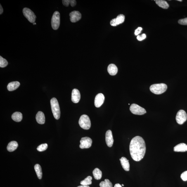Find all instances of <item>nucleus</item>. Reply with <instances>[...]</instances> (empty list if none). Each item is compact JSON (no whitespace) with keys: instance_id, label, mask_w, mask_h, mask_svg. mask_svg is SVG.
<instances>
[{"instance_id":"obj_1","label":"nucleus","mask_w":187,"mask_h":187,"mask_svg":"<svg viewBox=\"0 0 187 187\" xmlns=\"http://www.w3.org/2000/svg\"><path fill=\"white\" fill-rule=\"evenodd\" d=\"M129 149L132 158L136 162L141 160L144 157L146 151L145 140L139 136L132 138L130 143Z\"/></svg>"},{"instance_id":"obj_2","label":"nucleus","mask_w":187,"mask_h":187,"mask_svg":"<svg viewBox=\"0 0 187 187\" xmlns=\"http://www.w3.org/2000/svg\"><path fill=\"white\" fill-rule=\"evenodd\" d=\"M167 85L164 83L154 84L150 86V89L151 91L155 94H162L165 92L167 89Z\"/></svg>"},{"instance_id":"obj_3","label":"nucleus","mask_w":187,"mask_h":187,"mask_svg":"<svg viewBox=\"0 0 187 187\" xmlns=\"http://www.w3.org/2000/svg\"><path fill=\"white\" fill-rule=\"evenodd\" d=\"M50 103L54 117L55 119H58L60 117V111L58 100L56 98H53L51 99Z\"/></svg>"},{"instance_id":"obj_4","label":"nucleus","mask_w":187,"mask_h":187,"mask_svg":"<svg viewBox=\"0 0 187 187\" xmlns=\"http://www.w3.org/2000/svg\"><path fill=\"white\" fill-rule=\"evenodd\" d=\"M79 124L81 127L85 130L89 129L91 127V122L87 115H83L80 118Z\"/></svg>"},{"instance_id":"obj_5","label":"nucleus","mask_w":187,"mask_h":187,"mask_svg":"<svg viewBox=\"0 0 187 187\" xmlns=\"http://www.w3.org/2000/svg\"><path fill=\"white\" fill-rule=\"evenodd\" d=\"M52 27L54 30L58 29L60 25V14L58 11L53 13L51 19Z\"/></svg>"},{"instance_id":"obj_6","label":"nucleus","mask_w":187,"mask_h":187,"mask_svg":"<svg viewBox=\"0 0 187 187\" xmlns=\"http://www.w3.org/2000/svg\"><path fill=\"white\" fill-rule=\"evenodd\" d=\"M132 113L136 115H142L146 113L145 109L136 104H133L130 108Z\"/></svg>"},{"instance_id":"obj_7","label":"nucleus","mask_w":187,"mask_h":187,"mask_svg":"<svg viewBox=\"0 0 187 187\" xmlns=\"http://www.w3.org/2000/svg\"><path fill=\"white\" fill-rule=\"evenodd\" d=\"M23 15L27 20L31 23H34L36 16L32 10L27 8H24L23 10Z\"/></svg>"},{"instance_id":"obj_8","label":"nucleus","mask_w":187,"mask_h":187,"mask_svg":"<svg viewBox=\"0 0 187 187\" xmlns=\"http://www.w3.org/2000/svg\"><path fill=\"white\" fill-rule=\"evenodd\" d=\"M187 114L183 110H180L176 114V119L177 122L179 124H182L187 120Z\"/></svg>"},{"instance_id":"obj_9","label":"nucleus","mask_w":187,"mask_h":187,"mask_svg":"<svg viewBox=\"0 0 187 187\" xmlns=\"http://www.w3.org/2000/svg\"><path fill=\"white\" fill-rule=\"evenodd\" d=\"M79 147L81 149L89 148L91 146L92 140L88 137H85L81 139Z\"/></svg>"},{"instance_id":"obj_10","label":"nucleus","mask_w":187,"mask_h":187,"mask_svg":"<svg viewBox=\"0 0 187 187\" xmlns=\"http://www.w3.org/2000/svg\"><path fill=\"white\" fill-rule=\"evenodd\" d=\"M125 20L124 15L120 14L117 16V18H115L111 21V25L114 27H115L124 23Z\"/></svg>"},{"instance_id":"obj_11","label":"nucleus","mask_w":187,"mask_h":187,"mask_svg":"<svg viewBox=\"0 0 187 187\" xmlns=\"http://www.w3.org/2000/svg\"><path fill=\"white\" fill-rule=\"evenodd\" d=\"M105 140L106 145L109 147H111L113 145L114 140L112 132L111 130L106 131L105 134Z\"/></svg>"},{"instance_id":"obj_12","label":"nucleus","mask_w":187,"mask_h":187,"mask_svg":"<svg viewBox=\"0 0 187 187\" xmlns=\"http://www.w3.org/2000/svg\"><path fill=\"white\" fill-rule=\"evenodd\" d=\"M105 100V97L103 94L99 93L96 95L95 99L94 104L96 107H100L103 104Z\"/></svg>"},{"instance_id":"obj_13","label":"nucleus","mask_w":187,"mask_h":187,"mask_svg":"<svg viewBox=\"0 0 187 187\" xmlns=\"http://www.w3.org/2000/svg\"><path fill=\"white\" fill-rule=\"evenodd\" d=\"M70 20L72 23H75L80 20L81 17V14L77 11H74L69 14Z\"/></svg>"},{"instance_id":"obj_14","label":"nucleus","mask_w":187,"mask_h":187,"mask_svg":"<svg viewBox=\"0 0 187 187\" xmlns=\"http://www.w3.org/2000/svg\"><path fill=\"white\" fill-rule=\"evenodd\" d=\"M81 99V94L78 90L77 89H73L72 94V100L73 103H78Z\"/></svg>"},{"instance_id":"obj_15","label":"nucleus","mask_w":187,"mask_h":187,"mask_svg":"<svg viewBox=\"0 0 187 187\" xmlns=\"http://www.w3.org/2000/svg\"><path fill=\"white\" fill-rule=\"evenodd\" d=\"M121 162V165L126 171H129L130 170V164L129 160H128L126 157H123L119 159Z\"/></svg>"},{"instance_id":"obj_16","label":"nucleus","mask_w":187,"mask_h":187,"mask_svg":"<svg viewBox=\"0 0 187 187\" xmlns=\"http://www.w3.org/2000/svg\"><path fill=\"white\" fill-rule=\"evenodd\" d=\"M175 152H185L187 151V145L184 143H181L174 147Z\"/></svg>"},{"instance_id":"obj_17","label":"nucleus","mask_w":187,"mask_h":187,"mask_svg":"<svg viewBox=\"0 0 187 187\" xmlns=\"http://www.w3.org/2000/svg\"><path fill=\"white\" fill-rule=\"evenodd\" d=\"M36 121L40 124H44L45 122V117L44 114L41 111L38 112L36 116Z\"/></svg>"},{"instance_id":"obj_18","label":"nucleus","mask_w":187,"mask_h":187,"mask_svg":"<svg viewBox=\"0 0 187 187\" xmlns=\"http://www.w3.org/2000/svg\"><path fill=\"white\" fill-rule=\"evenodd\" d=\"M107 71L110 75L114 76L117 74L118 69L117 67L114 64H111L108 66Z\"/></svg>"},{"instance_id":"obj_19","label":"nucleus","mask_w":187,"mask_h":187,"mask_svg":"<svg viewBox=\"0 0 187 187\" xmlns=\"http://www.w3.org/2000/svg\"><path fill=\"white\" fill-rule=\"evenodd\" d=\"M20 83L18 81H16L10 82L8 85L7 88L9 91H12L18 88L20 86Z\"/></svg>"},{"instance_id":"obj_20","label":"nucleus","mask_w":187,"mask_h":187,"mask_svg":"<svg viewBox=\"0 0 187 187\" xmlns=\"http://www.w3.org/2000/svg\"><path fill=\"white\" fill-rule=\"evenodd\" d=\"M18 147V144L16 141H12L8 143L7 148L8 151L12 152L16 149Z\"/></svg>"},{"instance_id":"obj_21","label":"nucleus","mask_w":187,"mask_h":187,"mask_svg":"<svg viewBox=\"0 0 187 187\" xmlns=\"http://www.w3.org/2000/svg\"><path fill=\"white\" fill-rule=\"evenodd\" d=\"M12 119L16 122H20L23 118L22 114L20 112H15L12 114Z\"/></svg>"},{"instance_id":"obj_22","label":"nucleus","mask_w":187,"mask_h":187,"mask_svg":"<svg viewBox=\"0 0 187 187\" xmlns=\"http://www.w3.org/2000/svg\"><path fill=\"white\" fill-rule=\"evenodd\" d=\"M156 1V3L161 8L164 9H167L169 8V4H168L167 2L165 1L157 0V1Z\"/></svg>"},{"instance_id":"obj_23","label":"nucleus","mask_w":187,"mask_h":187,"mask_svg":"<svg viewBox=\"0 0 187 187\" xmlns=\"http://www.w3.org/2000/svg\"><path fill=\"white\" fill-rule=\"evenodd\" d=\"M94 177L95 179L99 180L101 179L102 177V171L98 168H96L93 171Z\"/></svg>"},{"instance_id":"obj_24","label":"nucleus","mask_w":187,"mask_h":187,"mask_svg":"<svg viewBox=\"0 0 187 187\" xmlns=\"http://www.w3.org/2000/svg\"><path fill=\"white\" fill-rule=\"evenodd\" d=\"M34 169L39 179H41L42 178V173L41 166L39 164H36L34 166Z\"/></svg>"},{"instance_id":"obj_25","label":"nucleus","mask_w":187,"mask_h":187,"mask_svg":"<svg viewBox=\"0 0 187 187\" xmlns=\"http://www.w3.org/2000/svg\"><path fill=\"white\" fill-rule=\"evenodd\" d=\"M92 177L91 176H88L84 180L81 181V185H86V186L91 185L92 184Z\"/></svg>"},{"instance_id":"obj_26","label":"nucleus","mask_w":187,"mask_h":187,"mask_svg":"<svg viewBox=\"0 0 187 187\" xmlns=\"http://www.w3.org/2000/svg\"><path fill=\"white\" fill-rule=\"evenodd\" d=\"M100 187H113V185L108 179H105L104 181H102L100 184Z\"/></svg>"},{"instance_id":"obj_27","label":"nucleus","mask_w":187,"mask_h":187,"mask_svg":"<svg viewBox=\"0 0 187 187\" xmlns=\"http://www.w3.org/2000/svg\"><path fill=\"white\" fill-rule=\"evenodd\" d=\"M8 65V61L6 59L0 56V67L4 68L7 66Z\"/></svg>"},{"instance_id":"obj_28","label":"nucleus","mask_w":187,"mask_h":187,"mask_svg":"<svg viewBox=\"0 0 187 187\" xmlns=\"http://www.w3.org/2000/svg\"><path fill=\"white\" fill-rule=\"evenodd\" d=\"M48 145L47 144H42L40 145L38 147L37 149L38 151L40 152H43L46 150V149L48 148Z\"/></svg>"},{"instance_id":"obj_29","label":"nucleus","mask_w":187,"mask_h":187,"mask_svg":"<svg viewBox=\"0 0 187 187\" xmlns=\"http://www.w3.org/2000/svg\"><path fill=\"white\" fill-rule=\"evenodd\" d=\"M178 23L181 25H187V17L184 18L180 19L178 21Z\"/></svg>"},{"instance_id":"obj_30","label":"nucleus","mask_w":187,"mask_h":187,"mask_svg":"<svg viewBox=\"0 0 187 187\" xmlns=\"http://www.w3.org/2000/svg\"><path fill=\"white\" fill-rule=\"evenodd\" d=\"M181 177L183 181H187V171H185L182 173Z\"/></svg>"},{"instance_id":"obj_31","label":"nucleus","mask_w":187,"mask_h":187,"mask_svg":"<svg viewBox=\"0 0 187 187\" xmlns=\"http://www.w3.org/2000/svg\"><path fill=\"white\" fill-rule=\"evenodd\" d=\"M146 35H145V34H143L141 35H138V36H137V40L139 41H141L145 39V38H146Z\"/></svg>"},{"instance_id":"obj_32","label":"nucleus","mask_w":187,"mask_h":187,"mask_svg":"<svg viewBox=\"0 0 187 187\" xmlns=\"http://www.w3.org/2000/svg\"><path fill=\"white\" fill-rule=\"evenodd\" d=\"M142 28L141 27H138L137 29H136L135 31L134 34L135 35H138L141 32L142 30Z\"/></svg>"},{"instance_id":"obj_33","label":"nucleus","mask_w":187,"mask_h":187,"mask_svg":"<svg viewBox=\"0 0 187 187\" xmlns=\"http://www.w3.org/2000/svg\"><path fill=\"white\" fill-rule=\"evenodd\" d=\"M62 2L64 6L66 7H68L70 3V0H63Z\"/></svg>"},{"instance_id":"obj_34","label":"nucleus","mask_w":187,"mask_h":187,"mask_svg":"<svg viewBox=\"0 0 187 187\" xmlns=\"http://www.w3.org/2000/svg\"><path fill=\"white\" fill-rule=\"evenodd\" d=\"M70 4L72 7H74L76 5V1L75 0H71Z\"/></svg>"},{"instance_id":"obj_35","label":"nucleus","mask_w":187,"mask_h":187,"mask_svg":"<svg viewBox=\"0 0 187 187\" xmlns=\"http://www.w3.org/2000/svg\"><path fill=\"white\" fill-rule=\"evenodd\" d=\"M0 6H1V8H0V14H1L3 13V9L1 5H0Z\"/></svg>"},{"instance_id":"obj_36","label":"nucleus","mask_w":187,"mask_h":187,"mask_svg":"<svg viewBox=\"0 0 187 187\" xmlns=\"http://www.w3.org/2000/svg\"><path fill=\"white\" fill-rule=\"evenodd\" d=\"M114 187H122V186L119 184L117 183L115 185H114Z\"/></svg>"},{"instance_id":"obj_37","label":"nucleus","mask_w":187,"mask_h":187,"mask_svg":"<svg viewBox=\"0 0 187 187\" xmlns=\"http://www.w3.org/2000/svg\"><path fill=\"white\" fill-rule=\"evenodd\" d=\"M77 187H90L88 185L86 186V185H81V186H79Z\"/></svg>"},{"instance_id":"obj_38","label":"nucleus","mask_w":187,"mask_h":187,"mask_svg":"<svg viewBox=\"0 0 187 187\" xmlns=\"http://www.w3.org/2000/svg\"><path fill=\"white\" fill-rule=\"evenodd\" d=\"M177 1H181V2L182 1V0H177Z\"/></svg>"},{"instance_id":"obj_39","label":"nucleus","mask_w":187,"mask_h":187,"mask_svg":"<svg viewBox=\"0 0 187 187\" xmlns=\"http://www.w3.org/2000/svg\"><path fill=\"white\" fill-rule=\"evenodd\" d=\"M33 25H36V23H33Z\"/></svg>"},{"instance_id":"obj_40","label":"nucleus","mask_w":187,"mask_h":187,"mask_svg":"<svg viewBox=\"0 0 187 187\" xmlns=\"http://www.w3.org/2000/svg\"><path fill=\"white\" fill-rule=\"evenodd\" d=\"M122 186H124V184H122Z\"/></svg>"}]
</instances>
